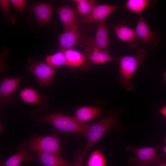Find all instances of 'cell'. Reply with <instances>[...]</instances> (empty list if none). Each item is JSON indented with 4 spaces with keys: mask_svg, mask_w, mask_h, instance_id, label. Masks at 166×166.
I'll list each match as a JSON object with an SVG mask.
<instances>
[{
    "mask_svg": "<svg viewBox=\"0 0 166 166\" xmlns=\"http://www.w3.org/2000/svg\"><path fill=\"white\" fill-rule=\"evenodd\" d=\"M30 117L32 124L35 127L45 122L58 130L84 136L89 125L79 121L74 116L59 113H42L37 110L31 113Z\"/></svg>",
    "mask_w": 166,
    "mask_h": 166,
    "instance_id": "cell-1",
    "label": "cell"
},
{
    "mask_svg": "<svg viewBox=\"0 0 166 166\" xmlns=\"http://www.w3.org/2000/svg\"><path fill=\"white\" fill-rule=\"evenodd\" d=\"M143 49H138L135 56L126 55L119 58V75L121 84L128 90H132L134 87L131 83V79L134 74L143 64L147 55Z\"/></svg>",
    "mask_w": 166,
    "mask_h": 166,
    "instance_id": "cell-2",
    "label": "cell"
},
{
    "mask_svg": "<svg viewBox=\"0 0 166 166\" xmlns=\"http://www.w3.org/2000/svg\"><path fill=\"white\" fill-rule=\"evenodd\" d=\"M115 116L110 113L100 120L89 125L85 137L87 141L82 150L84 156L89 148L116 124Z\"/></svg>",
    "mask_w": 166,
    "mask_h": 166,
    "instance_id": "cell-3",
    "label": "cell"
},
{
    "mask_svg": "<svg viewBox=\"0 0 166 166\" xmlns=\"http://www.w3.org/2000/svg\"><path fill=\"white\" fill-rule=\"evenodd\" d=\"M160 146L159 145L156 147L140 148L127 146L125 148L126 150L133 152L135 155L134 157L129 158L128 163L130 164L135 163V166H156L163 161L161 158L164 155L156 156L157 149Z\"/></svg>",
    "mask_w": 166,
    "mask_h": 166,
    "instance_id": "cell-4",
    "label": "cell"
},
{
    "mask_svg": "<svg viewBox=\"0 0 166 166\" xmlns=\"http://www.w3.org/2000/svg\"><path fill=\"white\" fill-rule=\"evenodd\" d=\"M28 142L30 148L38 154L46 153L58 155L60 152V140L54 134L43 136L34 135Z\"/></svg>",
    "mask_w": 166,
    "mask_h": 166,
    "instance_id": "cell-5",
    "label": "cell"
},
{
    "mask_svg": "<svg viewBox=\"0 0 166 166\" xmlns=\"http://www.w3.org/2000/svg\"><path fill=\"white\" fill-rule=\"evenodd\" d=\"M135 31L137 37L143 42L145 48L148 50H152L160 43V31L158 29L151 31L141 14Z\"/></svg>",
    "mask_w": 166,
    "mask_h": 166,
    "instance_id": "cell-6",
    "label": "cell"
},
{
    "mask_svg": "<svg viewBox=\"0 0 166 166\" xmlns=\"http://www.w3.org/2000/svg\"><path fill=\"white\" fill-rule=\"evenodd\" d=\"M28 68L40 85L50 84L57 69L56 67L43 61L34 62L28 65Z\"/></svg>",
    "mask_w": 166,
    "mask_h": 166,
    "instance_id": "cell-7",
    "label": "cell"
},
{
    "mask_svg": "<svg viewBox=\"0 0 166 166\" xmlns=\"http://www.w3.org/2000/svg\"><path fill=\"white\" fill-rule=\"evenodd\" d=\"M83 54L87 61L96 64H102L118 60L112 57L107 49L102 50L94 44L93 39L89 38L85 42V47Z\"/></svg>",
    "mask_w": 166,
    "mask_h": 166,
    "instance_id": "cell-8",
    "label": "cell"
},
{
    "mask_svg": "<svg viewBox=\"0 0 166 166\" xmlns=\"http://www.w3.org/2000/svg\"><path fill=\"white\" fill-rule=\"evenodd\" d=\"M16 150V153L2 163L0 166H19L22 163L30 161L38 154L30 148L28 142L18 145Z\"/></svg>",
    "mask_w": 166,
    "mask_h": 166,
    "instance_id": "cell-9",
    "label": "cell"
},
{
    "mask_svg": "<svg viewBox=\"0 0 166 166\" xmlns=\"http://www.w3.org/2000/svg\"><path fill=\"white\" fill-rule=\"evenodd\" d=\"M78 20L73 26L64 30L59 36L58 42L61 49H72L81 41L82 36L78 30Z\"/></svg>",
    "mask_w": 166,
    "mask_h": 166,
    "instance_id": "cell-10",
    "label": "cell"
},
{
    "mask_svg": "<svg viewBox=\"0 0 166 166\" xmlns=\"http://www.w3.org/2000/svg\"><path fill=\"white\" fill-rule=\"evenodd\" d=\"M118 7L117 6L98 4L89 14L81 18L79 22L82 24H89L104 21Z\"/></svg>",
    "mask_w": 166,
    "mask_h": 166,
    "instance_id": "cell-11",
    "label": "cell"
},
{
    "mask_svg": "<svg viewBox=\"0 0 166 166\" xmlns=\"http://www.w3.org/2000/svg\"><path fill=\"white\" fill-rule=\"evenodd\" d=\"M21 80L20 77L4 78L0 84L1 106L12 104L14 99L12 96Z\"/></svg>",
    "mask_w": 166,
    "mask_h": 166,
    "instance_id": "cell-12",
    "label": "cell"
},
{
    "mask_svg": "<svg viewBox=\"0 0 166 166\" xmlns=\"http://www.w3.org/2000/svg\"><path fill=\"white\" fill-rule=\"evenodd\" d=\"M113 27L117 38L126 42L130 48H135L139 45V39L135 30L128 26L126 21L121 22L113 26Z\"/></svg>",
    "mask_w": 166,
    "mask_h": 166,
    "instance_id": "cell-13",
    "label": "cell"
},
{
    "mask_svg": "<svg viewBox=\"0 0 166 166\" xmlns=\"http://www.w3.org/2000/svg\"><path fill=\"white\" fill-rule=\"evenodd\" d=\"M19 95L25 102L33 104L37 110L43 111L46 109L47 97L45 95L41 96L32 88H24L20 91Z\"/></svg>",
    "mask_w": 166,
    "mask_h": 166,
    "instance_id": "cell-14",
    "label": "cell"
},
{
    "mask_svg": "<svg viewBox=\"0 0 166 166\" xmlns=\"http://www.w3.org/2000/svg\"><path fill=\"white\" fill-rule=\"evenodd\" d=\"M30 7L39 23L46 25L49 22L52 13L51 3L37 2L30 6Z\"/></svg>",
    "mask_w": 166,
    "mask_h": 166,
    "instance_id": "cell-15",
    "label": "cell"
},
{
    "mask_svg": "<svg viewBox=\"0 0 166 166\" xmlns=\"http://www.w3.org/2000/svg\"><path fill=\"white\" fill-rule=\"evenodd\" d=\"M57 12L64 30L71 27L78 20L77 10L70 6H61L57 9Z\"/></svg>",
    "mask_w": 166,
    "mask_h": 166,
    "instance_id": "cell-16",
    "label": "cell"
},
{
    "mask_svg": "<svg viewBox=\"0 0 166 166\" xmlns=\"http://www.w3.org/2000/svg\"><path fill=\"white\" fill-rule=\"evenodd\" d=\"M62 50L65 57L66 66L75 68L82 67L86 64L87 60L85 57L79 51L73 49Z\"/></svg>",
    "mask_w": 166,
    "mask_h": 166,
    "instance_id": "cell-17",
    "label": "cell"
},
{
    "mask_svg": "<svg viewBox=\"0 0 166 166\" xmlns=\"http://www.w3.org/2000/svg\"><path fill=\"white\" fill-rule=\"evenodd\" d=\"M93 40L95 45L101 49H106L109 47L108 30L105 21L98 22Z\"/></svg>",
    "mask_w": 166,
    "mask_h": 166,
    "instance_id": "cell-18",
    "label": "cell"
},
{
    "mask_svg": "<svg viewBox=\"0 0 166 166\" xmlns=\"http://www.w3.org/2000/svg\"><path fill=\"white\" fill-rule=\"evenodd\" d=\"M102 112V110L98 107L85 106L79 108L76 111L74 117L79 121L85 123L98 116Z\"/></svg>",
    "mask_w": 166,
    "mask_h": 166,
    "instance_id": "cell-19",
    "label": "cell"
},
{
    "mask_svg": "<svg viewBox=\"0 0 166 166\" xmlns=\"http://www.w3.org/2000/svg\"><path fill=\"white\" fill-rule=\"evenodd\" d=\"M38 162L47 166H72L73 163L58 155L46 153L38 154Z\"/></svg>",
    "mask_w": 166,
    "mask_h": 166,
    "instance_id": "cell-20",
    "label": "cell"
},
{
    "mask_svg": "<svg viewBox=\"0 0 166 166\" xmlns=\"http://www.w3.org/2000/svg\"><path fill=\"white\" fill-rule=\"evenodd\" d=\"M73 2L76 4L78 14L83 16L87 15L98 4L97 1L93 0H74Z\"/></svg>",
    "mask_w": 166,
    "mask_h": 166,
    "instance_id": "cell-21",
    "label": "cell"
},
{
    "mask_svg": "<svg viewBox=\"0 0 166 166\" xmlns=\"http://www.w3.org/2000/svg\"><path fill=\"white\" fill-rule=\"evenodd\" d=\"M151 2L149 0H128L124 6L132 12L140 14Z\"/></svg>",
    "mask_w": 166,
    "mask_h": 166,
    "instance_id": "cell-22",
    "label": "cell"
},
{
    "mask_svg": "<svg viewBox=\"0 0 166 166\" xmlns=\"http://www.w3.org/2000/svg\"><path fill=\"white\" fill-rule=\"evenodd\" d=\"M45 60L46 63L53 67L66 66L65 57L63 51L61 49L52 54L47 55Z\"/></svg>",
    "mask_w": 166,
    "mask_h": 166,
    "instance_id": "cell-23",
    "label": "cell"
},
{
    "mask_svg": "<svg viewBox=\"0 0 166 166\" xmlns=\"http://www.w3.org/2000/svg\"><path fill=\"white\" fill-rule=\"evenodd\" d=\"M105 157L101 151L97 149L92 152L87 160L86 166H106Z\"/></svg>",
    "mask_w": 166,
    "mask_h": 166,
    "instance_id": "cell-24",
    "label": "cell"
},
{
    "mask_svg": "<svg viewBox=\"0 0 166 166\" xmlns=\"http://www.w3.org/2000/svg\"><path fill=\"white\" fill-rule=\"evenodd\" d=\"M10 2L17 12L23 11L26 4V1L24 0H11Z\"/></svg>",
    "mask_w": 166,
    "mask_h": 166,
    "instance_id": "cell-25",
    "label": "cell"
},
{
    "mask_svg": "<svg viewBox=\"0 0 166 166\" xmlns=\"http://www.w3.org/2000/svg\"><path fill=\"white\" fill-rule=\"evenodd\" d=\"M82 150L79 148L74 155V160L72 166H83Z\"/></svg>",
    "mask_w": 166,
    "mask_h": 166,
    "instance_id": "cell-26",
    "label": "cell"
},
{
    "mask_svg": "<svg viewBox=\"0 0 166 166\" xmlns=\"http://www.w3.org/2000/svg\"><path fill=\"white\" fill-rule=\"evenodd\" d=\"M10 1L9 0H1L0 4L1 8L4 15L8 18L10 17L8 14Z\"/></svg>",
    "mask_w": 166,
    "mask_h": 166,
    "instance_id": "cell-27",
    "label": "cell"
},
{
    "mask_svg": "<svg viewBox=\"0 0 166 166\" xmlns=\"http://www.w3.org/2000/svg\"><path fill=\"white\" fill-rule=\"evenodd\" d=\"M159 112L166 118V105L162 108L159 110Z\"/></svg>",
    "mask_w": 166,
    "mask_h": 166,
    "instance_id": "cell-28",
    "label": "cell"
},
{
    "mask_svg": "<svg viewBox=\"0 0 166 166\" xmlns=\"http://www.w3.org/2000/svg\"><path fill=\"white\" fill-rule=\"evenodd\" d=\"M156 166H166V161H163Z\"/></svg>",
    "mask_w": 166,
    "mask_h": 166,
    "instance_id": "cell-29",
    "label": "cell"
},
{
    "mask_svg": "<svg viewBox=\"0 0 166 166\" xmlns=\"http://www.w3.org/2000/svg\"><path fill=\"white\" fill-rule=\"evenodd\" d=\"M161 150L166 154V144L164 147L161 148Z\"/></svg>",
    "mask_w": 166,
    "mask_h": 166,
    "instance_id": "cell-30",
    "label": "cell"
},
{
    "mask_svg": "<svg viewBox=\"0 0 166 166\" xmlns=\"http://www.w3.org/2000/svg\"><path fill=\"white\" fill-rule=\"evenodd\" d=\"M164 80L166 81V71L165 72L164 74Z\"/></svg>",
    "mask_w": 166,
    "mask_h": 166,
    "instance_id": "cell-31",
    "label": "cell"
},
{
    "mask_svg": "<svg viewBox=\"0 0 166 166\" xmlns=\"http://www.w3.org/2000/svg\"><path fill=\"white\" fill-rule=\"evenodd\" d=\"M164 143H166V137H165V138L164 140V141L160 144V145H161V144H163Z\"/></svg>",
    "mask_w": 166,
    "mask_h": 166,
    "instance_id": "cell-32",
    "label": "cell"
},
{
    "mask_svg": "<svg viewBox=\"0 0 166 166\" xmlns=\"http://www.w3.org/2000/svg\"><path fill=\"white\" fill-rule=\"evenodd\" d=\"M2 128L3 129V127L2 126V125H1V124L0 125V130L1 131V132H2L3 131V130L2 129Z\"/></svg>",
    "mask_w": 166,
    "mask_h": 166,
    "instance_id": "cell-33",
    "label": "cell"
}]
</instances>
